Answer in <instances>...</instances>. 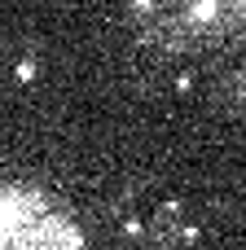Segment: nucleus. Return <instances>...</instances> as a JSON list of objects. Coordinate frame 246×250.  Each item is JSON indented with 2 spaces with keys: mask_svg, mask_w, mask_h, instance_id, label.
I'll use <instances>...</instances> for the list:
<instances>
[{
  "mask_svg": "<svg viewBox=\"0 0 246 250\" xmlns=\"http://www.w3.org/2000/svg\"><path fill=\"white\" fill-rule=\"evenodd\" d=\"M0 250H79V229L44 193L0 185Z\"/></svg>",
  "mask_w": 246,
  "mask_h": 250,
  "instance_id": "1",
  "label": "nucleus"
}]
</instances>
